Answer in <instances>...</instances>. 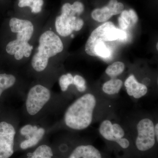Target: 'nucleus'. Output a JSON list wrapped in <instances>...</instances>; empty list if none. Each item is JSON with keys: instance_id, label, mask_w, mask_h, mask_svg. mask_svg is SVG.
<instances>
[{"instance_id": "obj_28", "label": "nucleus", "mask_w": 158, "mask_h": 158, "mask_svg": "<svg viewBox=\"0 0 158 158\" xmlns=\"http://www.w3.org/2000/svg\"><path fill=\"white\" fill-rule=\"evenodd\" d=\"M156 47H157V50H158V43H157Z\"/></svg>"}, {"instance_id": "obj_5", "label": "nucleus", "mask_w": 158, "mask_h": 158, "mask_svg": "<svg viewBox=\"0 0 158 158\" xmlns=\"http://www.w3.org/2000/svg\"><path fill=\"white\" fill-rule=\"evenodd\" d=\"M154 123L151 118H144L136 126L137 136L135 144L138 150L146 152L152 148L156 140L154 132Z\"/></svg>"}, {"instance_id": "obj_7", "label": "nucleus", "mask_w": 158, "mask_h": 158, "mask_svg": "<svg viewBox=\"0 0 158 158\" xmlns=\"http://www.w3.org/2000/svg\"><path fill=\"white\" fill-rule=\"evenodd\" d=\"M15 131L6 122L0 123V158H9L14 152Z\"/></svg>"}, {"instance_id": "obj_26", "label": "nucleus", "mask_w": 158, "mask_h": 158, "mask_svg": "<svg viewBox=\"0 0 158 158\" xmlns=\"http://www.w3.org/2000/svg\"><path fill=\"white\" fill-rule=\"evenodd\" d=\"M130 15H131V26L135 25L136 23L138 22V15L135 10L133 9H130L129 10Z\"/></svg>"}, {"instance_id": "obj_27", "label": "nucleus", "mask_w": 158, "mask_h": 158, "mask_svg": "<svg viewBox=\"0 0 158 158\" xmlns=\"http://www.w3.org/2000/svg\"><path fill=\"white\" fill-rule=\"evenodd\" d=\"M154 132L155 135L156 140L158 141V123H156L154 125Z\"/></svg>"}, {"instance_id": "obj_23", "label": "nucleus", "mask_w": 158, "mask_h": 158, "mask_svg": "<svg viewBox=\"0 0 158 158\" xmlns=\"http://www.w3.org/2000/svg\"><path fill=\"white\" fill-rule=\"evenodd\" d=\"M37 128L38 127L36 126L26 125L21 129L20 134L22 135L27 137L33 134Z\"/></svg>"}, {"instance_id": "obj_12", "label": "nucleus", "mask_w": 158, "mask_h": 158, "mask_svg": "<svg viewBox=\"0 0 158 158\" xmlns=\"http://www.w3.org/2000/svg\"><path fill=\"white\" fill-rule=\"evenodd\" d=\"M45 130L43 128H38L33 134L26 137V139L22 141L19 147L22 150H27L36 146L44 136Z\"/></svg>"}, {"instance_id": "obj_22", "label": "nucleus", "mask_w": 158, "mask_h": 158, "mask_svg": "<svg viewBox=\"0 0 158 158\" xmlns=\"http://www.w3.org/2000/svg\"><path fill=\"white\" fill-rule=\"evenodd\" d=\"M44 4V0H34L33 5L30 9L31 12L34 14H38L42 10Z\"/></svg>"}, {"instance_id": "obj_1", "label": "nucleus", "mask_w": 158, "mask_h": 158, "mask_svg": "<svg viewBox=\"0 0 158 158\" xmlns=\"http://www.w3.org/2000/svg\"><path fill=\"white\" fill-rule=\"evenodd\" d=\"M9 27L14 36L6 46L7 53L17 61L31 58L34 49L32 43L35 32L34 23L29 19L12 17Z\"/></svg>"}, {"instance_id": "obj_4", "label": "nucleus", "mask_w": 158, "mask_h": 158, "mask_svg": "<svg viewBox=\"0 0 158 158\" xmlns=\"http://www.w3.org/2000/svg\"><path fill=\"white\" fill-rule=\"evenodd\" d=\"M85 6L77 1L73 4L66 2L62 5L61 13L55 19V32L59 36H71L73 32L81 31L84 25V20L80 15L84 12Z\"/></svg>"}, {"instance_id": "obj_8", "label": "nucleus", "mask_w": 158, "mask_h": 158, "mask_svg": "<svg viewBox=\"0 0 158 158\" xmlns=\"http://www.w3.org/2000/svg\"><path fill=\"white\" fill-rule=\"evenodd\" d=\"M114 25L113 23L107 22L92 31L85 44V51L86 54L91 56H94V48L100 43L109 41L108 31Z\"/></svg>"}, {"instance_id": "obj_13", "label": "nucleus", "mask_w": 158, "mask_h": 158, "mask_svg": "<svg viewBox=\"0 0 158 158\" xmlns=\"http://www.w3.org/2000/svg\"><path fill=\"white\" fill-rule=\"evenodd\" d=\"M123 85L120 79L112 78L109 81L104 83L102 89L104 93L108 95H114L118 93Z\"/></svg>"}, {"instance_id": "obj_19", "label": "nucleus", "mask_w": 158, "mask_h": 158, "mask_svg": "<svg viewBox=\"0 0 158 158\" xmlns=\"http://www.w3.org/2000/svg\"><path fill=\"white\" fill-rule=\"evenodd\" d=\"M111 50L104 42H101L97 44L94 49V56L107 58L111 56Z\"/></svg>"}, {"instance_id": "obj_9", "label": "nucleus", "mask_w": 158, "mask_h": 158, "mask_svg": "<svg viewBox=\"0 0 158 158\" xmlns=\"http://www.w3.org/2000/svg\"><path fill=\"white\" fill-rule=\"evenodd\" d=\"M124 9V6L122 3L117 0H110L106 6L94 9L91 12V17L98 22H104L113 15L120 14Z\"/></svg>"}, {"instance_id": "obj_2", "label": "nucleus", "mask_w": 158, "mask_h": 158, "mask_svg": "<svg viewBox=\"0 0 158 158\" xmlns=\"http://www.w3.org/2000/svg\"><path fill=\"white\" fill-rule=\"evenodd\" d=\"M64 46L60 36L51 29L41 33L36 48L31 57V65L37 72H41L47 68L51 60L62 53Z\"/></svg>"}, {"instance_id": "obj_10", "label": "nucleus", "mask_w": 158, "mask_h": 158, "mask_svg": "<svg viewBox=\"0 0 158 158\" xmlns=\"http://www.w3.org/2000/svg\"><path fill=\"white\" fill-rule=\"evenodd\" d=\"M124 86L128 95L136 99L145 96L148 90L147 86L138 82L133 74L130 75L126 79Z\"/></svg>"}, {"instance_id": "obj_16", "label": "nucleus", "mask_w": 158, "mask_h": 158, "mask_svg": "<svg viewBox=\"0 0 158 158\" xmlns=\"http://www.w3.org/2000/svg\"><path fill=\"white\" fill-rule=\"evenodd\" d=\"M16 77L10 74H0V96L4 90L11 88L16 82Z\"/></svg>"}, {"instance_id": "obj_25", "label": "nucleus", "mask_w": 158, "mask_h": 158, "mask_svg": "<svg viewBox=\"0 0 158 158\" xmlns=\"http://www.w3.org/2000/svg\"><path fill=\"white\" fill-rule=\"evenodd\" d=\"M117 144L123 149H127L129 147L130 142L129 140L127 138L124 137L121 138Z\"/></svg>"}, {"instance_id": "obj_6", "label": "nucleus", "mask_w": 158, "mask_h": 158, "mask_svg": "<svg viewBox=\"0 0 158 158\" xmlns=\"http://www.w3.org/2000/svg\"><path fill=\"white\" fill-rule=\"evenodd\" d=\"M51 98L49 90L41 85H37L29 90L26 105L28 113L34 116L40 111Z\"/></svg>"}, {"instance_id": "obj_18", "label": "nucleus", "mask_w": 158, "mask_h": 158, "mask_svg": "<svg viewBox=\"0 0 158 158\" xmlns=\"http://www.w3.org/2000/svg\"><path fill=\"white\" fill-rule=\"evenodd\" d=\"M118 23L122 30L127 29L131 26V19L129 10H123L118 18Z\"/></svg>"}, {"instance_id": "obj_20", "label": "nucleus", "mask_w": 158, "mask_h": 158, "mask_svg": "<svg viewBox=\"0 0 158 158\" xmlns=\"http://www.w3.org/2000/svg\"><path fill=\"white\" fill-rule=\"evenodd\" d=\"M73 77L72 74L62 75L59 79V85L62 91L65 92L68 90L69 87L73 85Z\"/></svg>"}, {"instance_id": "obj_21", "label": "nucleus", "mask_w": 158, "mask_h": 158, "mask_svg": "<svg viewBox=\"0 0 158 158\" xmlns=\"http://www.w3.org/2000/svg\"><path fill=\"white\" fill-rule=\"evenodd\" d=\"M73 85L80 92H85L87 89L86 81L83 77L79 75H76L73 77Z\"/></svg>"}, {"instance_id": "obj_17", "label": "nucleus", "mask_w": 158, "mask_h": 158, "mask_svg": "<svg viewBox=\"0 0 158 158\" xmlns=\"http://www.w3.org/2000/svg\"><path fill=\"white\" fill-rule=\"evenodd\" d=\"M125 68V65L123 62L117 61L108 66L106 69V73L110 77L116 78L123 73Z\"/></svg>"}, {"instance_id": "obj_24", "label": "nucleus", "mask_w": 158, "mask_h": 158, "mask_svg": "<svg viewBox=\"0 0 158 158\" xmlns=\"http://www.w3.org/2000/svg\"><path fill=\"white\" fill-rule=\"evenodd\" d=\"M34 0H18V6L20 8H30L33 5Z\"/></svg>"}, {"instance_id": "obj_3", "label": "nucleus", "mask_w": 158, "mask_h": 158, "mask_svg": "<svg viewBox=\"0 0 158 158\" xmlns=\"http://www.w3.org/2000/svg\"><path fill=\"white\" fill-rule=\"evenodd\" d=\"M97 101L91 93L85 94L76 100L67 108L64 115V122L69 128L86 129L92 123Z\"/></svg>"}, {"instance_id": "obj_15", "label": "nucleus", "mask_w": 158, "mask_h": 158, "mask_svg": "<svg viewBox=\"0 0 158 158\" xmlns=\"http://www.w3.org/2000/svg\"><path fill=\"white\" fill-rule=\"evenodd\" d=\"M125 132L124 129L120 124L113 123L110 133L105 140L117 143L121 138H124Z\"/></svg>"}, {"instance_id": "obj_11", "label": "nucleus", "mask_w": 158, "mask_h": 158, "mask_svg": "<svg viewBox=\"0 0 158 158\" xmlns=\"http://www.w3.org/2000/svg\"><path fill=\"white\" fill-rule=\"evenodd\" d=\"M67 158H102L100 151L91 144H81L75 148Z\"/></svg>"}, {"instance_id": "obj_14", "label": "nucleus", "mask_w": 158, "mask_h": 158, "mask_svg": "<svg viewBox=\"0 0 158 158\" xmlns=\"http://www.w3.org/2000/svg\"><path fill=\"white\" fill-rule=\"evenodd\" d=\"M54 152L50 146L42 144L36 148L30 154L27 158H53Z\"/></svg>"}]
</instances>
